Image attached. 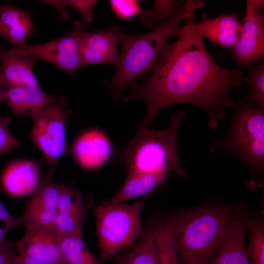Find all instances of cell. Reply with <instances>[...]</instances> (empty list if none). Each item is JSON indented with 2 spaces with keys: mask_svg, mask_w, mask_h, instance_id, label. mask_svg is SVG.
Masks as SVG:
<instances>
[{
  "mask_svg": "<svg viewBox=\"0 0 264 264\" xmlns=\"http://www.w3.org/2000/svg\"><path fill=\"white\" fill-rule=\"evenodd\" d=\"M21 224L22 223L20 218H16L11 215L0 201V226L5 233Z\"/></svg>",
  "mask_w": 264,
  "mask_h": 264,
  "instance_id": "cell-29",
  "label": "cell"
},
{
  "mask_svg": "<svg viewBox=\"0 0 264 264\" xmlns=\"http://www.w3.org/2000/svg\"><path fill=\"white\" fill-rule=\"evenodd\" d=\"M1 77V65H0V101H1L2 94L4 89V88L2 87Z\"/></svg>",
  "mask_w": 264,
  "mask_h": 264,
  "instance_id": "cell-34",
  "label": "cell"
},
{
  "mask_svg": "<svg viewBox=\"0 0 264 264\" xmlns=\"http://www.w3.org/2000/svg\"><path fill=\"white\" fill-rule=\"evenodd\" d=\"M72 151L76 162L81 167L92 169L102 166L108 160L112 148L106 135L98 130L92 129L77 138Z\"/></svg>",
  "mask_w": 264,
  "mask_h": 264,
  "instance_id": "cell-15",
  "label": "cell"
},
{
  "mask_svg": "<svg viewBox=\"0 0 264 264\" xmlns=\"http://www.w3.org/2000/svg\"><path fill=\"white\" fill-rule=\"evenodd\" d=\"M86 26L83 21H75L72 29L63 37L40 44L25 43L11 49L34 63L39 60L48 62L74 77L82 66L81 45Z\"/></svg>",
  "mask_w": 264,
  "mask_h": 264,
  "instance_id": "cell-8",
  "label": "cell"
},
{
  "mask_svg": "<svg viewBox=\"0 0 264 264\" xmlns=\"http://www.w3.org/2000/svg\"><path fill=\"white\" fill-rule=\"evenodd\" d=\"M249 241L247 249L250 264H264V224L258 219L245 220Z\"/></svg>",
  "mask_w": 264,
  "mask_h": 264,
  "instance_id": "cell-25",
  "label": "cell"
},
{
  "mask_svg": "<svg viewBox=\"0 0 264 264\" xmlns=\"http://www.w3.org/2000/svg\"><path fill=\"white\" fill-rule=\"evenodd\" d=\"M195 12L176 29L177 39L163 45L151 74L135 83L122 97L123 103L140 100L146 104L141 127H148L167 107L189 104L202 109L208 125L215 129L225 119L223 110L236 102L229 92L242 86V71L223 67L213 58L203 38L191 26Z\"/></svg>",
  "mask_w": 264,
  "mask_h": 264,
  "instance_id": "cell-1",
  "label": "cell"
},
{
  "mask_svg": "<svg viewBox=\"0 0 264 264\" xmlns=\"http://www.w3.org/2000/svg\"><path fill=\"white\" fill-rule=\"evenodd\" d=\"M40 172L37 165L29 160L12 162L5 168L1 178L6 192L14 197L28 195L39 184Z\"/></svg>",
  "mask_w": 264,
  "mask_h": 264,
  "instance_id": "cell-17",
  "label": "cell"
},
{
  "mask_svg": "<svg viewBox=\"0 0 264 264\" xmlns=\"http://www.w3.org/2000/svg\"><path fill=\"white\" fill-rule=\"evenodd\" d=\"M155 236L158 264H179L173 232L166 222L152 225Z\"/></svg>",
  "mask_w": 264,
  "mask_h": 264,
  "instance_id": "cell-22",
  "label": "cell"
},
{
  "mask_svg": "<svg viewBox=\"0 0 264 264\" xmlns=\"http://www.w3.org/2000/svg\"><path fill=\"white\" fill-rule=\"evenodd\" d=\"M202 5L199 0H187L183 8L167 18L160 26L144 34H126L114 25L121 52L113 76L102 83L115 103H122L124 92L139 78L153 70L167 40L175 35L182 22Z\"/></svg>",
  "mask_w": 264,
  "mask_h": 264,
  "instance_id": "cell-2",
  "label": "cell"
},
{
  "mask_svg": "<svg viewBox=\"0 0 264 264\" xmlns=\"http://www.w3.org/2000/svg\"><path fill=\"white\" fill-rule=\"evenodd\" d=\"M170 172H128L125 180L118 191L104 203L113 205L126 202L132 199L149 194L163 183Z\"/></svg>",
  "mask_w": 264,
  "mask_h": 264,
  "instance_id": "cell-18",
  "label": "cell"
},
{
  "mask_svg": "<svg viewBox=\"0 0 264 264\" xmlns=\"http://www.w3.org/2000/svg\"><path fill=\"white\" fill-rule=\"evenodd\" d=\"M226 133L211 139L209 151H222L251 172L264 169V109L244 101H236Z\"/></svg>",
  "mask_w": 264,
  "mask_h": 264,
  "instance_id": "cell-5",
  "label": "cell"
},
{
  "mask_svg": "<svg viewBox=\"0 0 264 264\" xmlns=\"http://www.w3.org/2000/svg\"><path fill=\"white\" fill-rule=\"evenodd\" d=\"M143 236L128 251L116 257L114 264H158L154 233L146 227Z\"/></svg>",
  "mask_w": 264,
  "mask_h": 264,
  "instance_id": "cell-20",
  "label": "cell"
},
{
  "mask_svg": "<svg viewBox=\"0 0 264 264\" xmlns=\"http://www.w3.org/2000/svg\"><path fill=\"white\" fill-rule=\"evenodd\" d=\"M66 7L75 9L83 19L86 23L92 22L94 7L97 2L92 0H63Z\"/></svg>",
  "mask_w": 264,
  "mask_h": 264,
  "instance_id": "cell-28",
  "label": "cell"
},
{
  "mask_svg": "<svg viewBox=\"0 0 264 264\" xmlns=\"http://www.w3.org/2000/svg\"><path fill=\"white\" fill-rule=\"evenodd\" d=\"M41 1L54 6L57 9L59 15L62 18L64 19L69 18V14L67 10V8L64 3L63 0H41Z\"/></svg>",
  "mask_w": 264,
  "mask_h": 264,
  "instance_id": "cell-32",
  "label": "cell"
},
{
  "mask_svg": "<svg viewBox=\"0 0 264 264\" xmlns=\"http://www.w3.org/2000/svg\"><path fill=\"white\" fill-rule=\"evenodd\" d=\"M251 7L256 11L260 12L264 7V0H247Z\"/></svg>",
  "mask_w": 264,
  "mask_h": 264,
  "instance_id": "cell-33",
  "label": "cell"
},
{
  "mask_svg": "<svg viewBox=\"0 0 264 264\" xmlns=\"http://www.w3.org/2000/svg\"><path fill=\"white\" fill-rule=\"evenodd\" d=\"M187 2V0H155L152 7L149 10H143L139 17L148 28L154 30L183 8Z\"/></svg>",
  "mask_w": 264,
  "mask_h": 264,
  "instance_id": "cell-23",
  "label": "cell"
},
{
  "mask_svg": "<svg viewBox=\"0 0 264 264\" xmlns=\"http://www.w3.org/2000/svg\"><path fill=\"white\" fill-rule=\"evenodd\" d=\"M15 242L17 251L50 264H67L53 229L26 228L23 236Z\"/></svg>",
  "mask_w": 264,
  "mask_h": 264,
  "instance_id": "cell-13",
  "label": "cell"
},
{
  "mask_svg": "<svg viewBox=\"0 0 264 264\" xmlns=\"http://www.w3.org/2000/svg\"><path fill=\"white\" fill-rule=\"evenodd\" d=\"M109 3L116 17L121 20L139 16L143 10L137 0H110Z\"/></svg>",
  "mask_w": 264,
  "mask_h": 264,
  "instance_id": "cell-26",
  "label": "cell"
},
{
  "mask_svg": "<svg viewBox=\"0 0 264 264\" xmlns=\"http://www.w3.org/2000/svg\"><path fill=\"white\" fill-rule=\"evenodd\" d=\"M239 16L238 13L233 12L204 19L198 22H195L194 20L191 26L214 44L232 51L240 38L242 29Z\"/></svg>",
  "mask_w": 264,
  "mask_h": 264,
  "instance_id": "cell-12",
  "label": "cell"
},
{
  "mask_svg": "<svg viewBox=\"0 0 264 264\" xmlns=\"http://www.w3.org/2000/svg\"><path fill=\"white\" fill-rule=\"evenodd\" d=\"M1 82L4 89L13 87L40 88L33 70L34 62L0 45Z\"/></svg>",
  "mask_w": 264,
  "mask_h": 264,
  "instance_id": "cell-16",
  "label": "cell"
},
{
  "mask_svg": "<svg viewBox=\"0 0 264 264\" xmlns=\"http://www.w3.org/2000/svg\"><path fill=\"white\" fill-rule=\"evenodd\" d=\"M184 114L183 110L174 112L168 126L161 130L140 126L130 141L117 148L115 163L127 172L167 171L187 179L177 148L178 134Z\"/></svg>",
  "mask_w": 264,
  "mask_h": 264,
  "instance_id": "cell-4",
  "label": "cell"
},
{
  "mask_svg": "<svg viewBox=\"0 0 264 264\" xmlns=\"http://www.w3.org/2000/svg\"><path fill=\"white\" fill-rule=\"evenodd\" d=\"M0 22L2 36L13 46L25 43L33 29L30 14L10 4L0 3Z\"/></svg>",
  "mask_w": 264,
  "mask_h": 264,
  "instance_id": "cell-19",
  "label": "cell"
},
{
  "mask_svg": "<svg viewBox=\"0 0 264 264\" xmlns=\"http://www.w3.org/2000/svg\"><path fill=\"white\" fill-rule=\"evenodd\" d=\"M66 100L49 94L41 88L13 87L4 89L1 101L11 110L13 115L32 117L47 107Z\"/></svg>",
  "mask_w": 264,
  "mask_h": 264,
  "instance_id": "cell-14",
  "label": "cell"
},
{
  "mask_svg": "<svg viewBox=\"0 0 264 264\" xmlns=\"http://www.w3.org/2000/svg\"><path fill=\"white\" fill-rule=\"evenodd\" d=\"M63 185L53 183L48 179L39 183L20 218L26 229L53 230Z\"/></svg>",
  "mask_w": 264,
  "mask_h": 264,
  "instance_id": "cell-10",
  "label": "cell"
},
{
  "mask_svg": "<svg viewBox=\"0 0 264 264\" xmlns=\"http://www.w3.org/2000/svg\"><path fill=\"white\" fill-rule=\"evenodd\" d=\"M118 38L114 25L108 26L105 31L86 32L82 38V66L102 63L117 65Z\"/></svg>",
  "mask_w": 264,
  "mask_h": 264,
  "instance_id": "cell-11",
  "label": "cell"
},
{
  "mask_svg": "<svg viewBox=\"0 0 264 264\" xmlns=\"http://www.w3.org/2000/svg\"><path fill=\"white\" fill-rule=\"evenodd\" d=\"M242 29L228 58L240 68L248 69L264 59V15L246 1Z\"/></svg>",
  "mask_w": 264,
  "mask_h": 264,
  "instance_id": "cell-9",
  "label": "cell"
},
{
  "mask_svg": "<svg viewBox=\"0 0 264 264\" xmlns=\"http://www.w3.org/2000/svg\"><path fill=\"white\" fill-rule=\"evenodd\" d=\"M235 218L228 207L180 212L167 222L175 239L179 264H210Z\"/></svg>",
  "mask_w": 264,
  "mask_h": 264,
  "instance_id": "cell-3",
  "label": "cell"
},
{
  "mask_svg": "<svg viewBox=\"0 0 264 264\" xmlns=\"http://www.w3.org/2000/svg\"><path fill=\"white\" fill-rule=\"evenodd\" d=\"M247 70L248 74L242 78V82L246 83L249 90L245 97V101L264 109V62L253 65Z\"/></svg>",
  "mask_w": 264,
  "mask_h": 264,
  "instance_id": "cell-24",
  "label": "cell"
},
{
  "mask_svg": "<svg viewBox=\"0 0 264 264\" xmlns=\"http://www.w3.org/2000/svg\"><path fill=\"white\" fill-rule=\"evenodd\" d=\"M15 242L6 240L0 242V264H12L17 255Z\"/></svg>",
  "mask_w": 264,
  "mask_h": 264,
  "instance_id": "cell-30",
  "label": "cell"
},
{
  "mask_svg": "<svg viewBox=\"0 0 264 264\" xmlns=\"http://www.w3.org/2000/svg\"><path fill=\"white\" fill-rule=\"evenodd\" d=\"M57 239L67 264H101L90 252L82 235L57 237Z\"/></svg>",
  "mask_w": 264,
  "mask_h": 264,
  "instance_id": "cell-21",
  "label": "cell"
},
{
  "mask_svg": "<svg viewBox=\"0 0 264 264\" xmlns=\"http://www.w3.org/2000/svg\"><path fill=\"white\" fill-rule=\"evenodd\" d=\"M149 198L132 204L102 203L94 210L101 258L107 261L132 246L143 235L141 214Z\"/></svg>",
  "mask_w": 264,
  "mask_h": 264,
  "instance_id": "cell-6",
  "label": "cell"
},
{
  "mask_svg": "<svg viewBox=\"0 0 264 264\" xmlns=\"http://www.w3.org/2000/svg\"><path fill=\"white\" fill-rule=\"evenodd\" d=\"M2 36V32H1V24L0 22V38Z\"/></svg>",
  "mask_w": 264,
  "mask_h": 264,
  "instance_id": "cell-36",
  "label": "cell"
},
{
  "mask_svg": "<svg viewBox=\"0 0 264 264\" xmlns=\"http://www.w3.org/2000/svg\"><path fill=\"white\" fill-rule=\"evenodd\" d=\"M12 264H50L38 259L22 254H18L15 256Z\"/></svg>",
  "mask_w": 264,
  "mask_h": 264,
  "instance_id": "cell-31",
  "label": "cell"
},
{
  "mask_svg": "<svg viewBox=\"0 0 264 264\" xmlns=\"http://www.w3.org/2000/svg\"><path fill=\"white\" fill-rule=\"evenodd\" d=\"M66 100L51 105L31 118L33 126L29 137L48 163L46 179L50 180L58 160L66 152V123L72 111Z\"/></svg>",
  "mask_w": 264,
  "mask_h": 264,
  "instance_id": "cell-7",
  "label": "cell"
},
{
  "mask_svg": "<svg viewBox=\"0 0 264 264\" xmlns=\"http://www.w3.org/2000/svg\"><path fill=\"white\" fill-rule=\"evenodd\" d=\"M5 233H6L4 231L3 228L1 226H0V242H3L6 240L4 237V234Z\"/></svg>",
  "mask_w": 264,
  "mask_h": 264,
  "instance_id": "cell-35",
  "label": "cell"
},
{
  "mask_svg": "<svg viewBox=\"0 0 264 264\" xmlns=\"http://www.w3.org/2000/svg\"><path fill=\"white\" fill-rule=\"evenodd\" d=\"M11 117L0 116V155L10 152L18 145V140L9 131L8 125Z\"/></svg>",
  "mask_w": 264,
  "mask_h": 264,
  "instance_id": "cell-27",
  "label": "cell"
}]
</instances>
